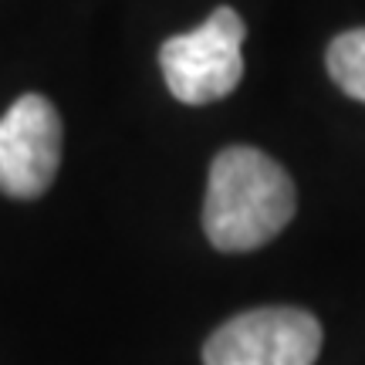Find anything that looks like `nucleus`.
Returning a JSON list of instances; mask_svg holds the SVG:
<instances>
[{"instance_id":"f03ea898","label":"nucleus","mask_w":365,"mask_h":365,"mask_svg":"<svg viewBox=\"0 0 365 365\" xmlns=\"http://www.w3.org/2000/svg\"><path fill=\"white\" fill-rule=\"evenodd\" d=\"M244 38L247 27L234 7H217L190 34H176L159 48V65L173 98L207 105L227 98L244 78Z\"/></svg>"},{"instance_id":"7ed1b4c3","label":"nucleus","mask_w":365,"mask_h":365,"mask_svg":"<svg viewBox=\"0 0 365 365\" xmlns=\"http://www.w3.org/2000/svg\"><path fill=\"white\" fill-rule=\"evenodd\" d=\"M322 325L301 308H257L220 325L203 345L207 365H314Z\"/></svg>"},{"instance_id":"20e7f679","label":"nucleus","mask_w":365,"mask_h":365,"mask_svg":"<svg viewBox=\"0 0 365 365\" xmlns=\"http://www.w3.org/2000/svg\"><path fill=\"white\" fill-rule=\"evenodd\" d=\"M61 163V118L41 95H21L0 118V193L34 200Z\"/></svg>"},{"instance_id":"39448f33","label":"nucleus","mask_w":365,"mask_h":365,"mask_svg":"<svg viewBox=\"0 0 365 365\" xmlns=\"http://www.w3.org/2000/svg\"><path fill=\"white\" fill-rule=\"evenodd\" d=\"M325 65L331 81L339 85L349 98L365 102V27L345 31L331 41L325 54Z\"/></svg>"},{"instance_id":"f257e3e1","label":"nucleus","mask_w":365,"mask_h":365,"mask_svg":"<svg viewBox=\"0 0 365 365\" xmlns=\"http://www.w3.org/2000/svg\"><path fill=\"white\" fill-rule=\"evenodd\" d=\"M298 210V193L281 163L250 145H230L210 166L203 230L227 254L264 247Z\"/></svg>"}]
</instances>
